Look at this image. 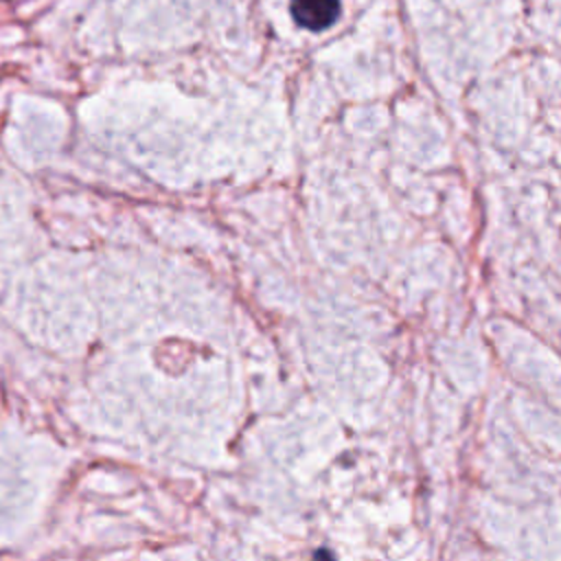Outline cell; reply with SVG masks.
Listing matches in <instances>:
<instances>
[{
    "instance_id": "obj_1",
    "label": "cell",
    "mask_w": 561,
    "mask_h": 561,
    "mask_svg": "<svg viewBox=\"0 0 561 561\" xmlns=\"http://www.w3.org/2000/svg\"><path fill=\"white\" fill-rule=\"evenodd\" d=\"M291 18L307 31H324L340 15V0H289Z\"/></svg>"
}]
</instances>
